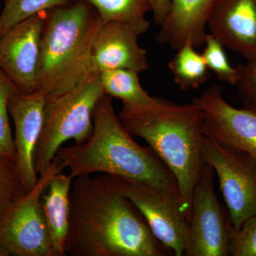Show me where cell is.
<instances>
[{"label":"cell","mask_w":256,"mask_h":256,"mask_svg":"<svg viewBox=\"0 0 256 256\" xmlns=\"http://www.w3.org/2000/svg\"><path fill=\"white\" fill-rule=\"evenodd\" d=\"M239 78L236 87L244 108L256 112V58L238 67Z\"/></svg>","instance_id":"cb8c5ba5"},{"label":"cell","mask_w":256,"mask_h":256,"mask_svg":"<svg viewBox=\"0 0 256 256\" xmlns=\"http://www.w3.org/2000/svg\"><path fill=\"white\" fill-rule=\"evenodd\" d=\"M192 102L203 114L204 136L236 146L256 160V112L230 105L220 86L208 88Z\"/></svg>","instance_id":"8fae6325"},{"label":"cell","mask_w":256,"mask_h":256,"mask_svg":"<svg viewBox=\"0 0 256 256\" xmlns=\"http://www.w3.org/2000/svg\"><path fill=\"white\" fill-rule=\"evenodd\" d=\"M104 95L100 74L92 72L73 88L45 97L43 126L34 154L37 174L50 168L64 142L74 140L79 144L89 139L94 130L92 112Z\"/></svg>","instance_id":"5b68a950"},{"label":"cell","mask_w":256,"mask_h":256,"mask_svg":"<svg viewBox=\"0 0 256 256\" xmlns=\"http://www.w3.org/2000/svg\"><path fill=\"white\" fill-rule=\"evenodd\" d=\"M118 178L124 193L141 212L156 238L174 256H184L188 220L182 210L180 195L143 182Z\"/></svg>","instance_id":"9c48e42d"},{"label":"cell","mask_w":256,"mask_h":256,"mask_svg":"<svg viewBox=\"0 0 256 256\" xmlns=\"http://www.w3.org/2000/svg\"><path fill=\"white\" fill-rule=\"evenodd\" d=\"M215 172L204 163L194 190L184 256H228L236 230L214 190Z\"/></svg>","instance_id":"ba28073f"},{"label":"cell","mask_w":256,"mask_h":256,"mask_svg":"<svg viewBox=\"0 0 256 256\" xmlns=\"http://www.w3.org/2000/svg\"><path fill=\"white\" fill-rule=\"evenodd\" d=\"M63 170L54 160L36 186L0 218V246L10 256H54L41 198L52 176Z\"/></svg>","instance_id":"52a82bcc"},{"label":"cell","mask_w":256,"mask_h":256,"mask_svg":"<svg viewBox=\"0 0 256 256\" xmlns=\"http://www.w3.org/2000/svg\"><path fill=\"white\" fill-rule=\"evenodd\" d=\"M74 178L70 174L54 175L41 198L54 256H64L70 220V192Z\"/></svg>","instance_id":"2e32d148"},{"label":"cell","mask_w":256,"mask_h":256,"mask_svg":"<svg viewBox=\"0 0 256 256\" xmlns=\"http://www.w3.org/2000/svg\"><path fill=\"white\" fill-rule=\"evenodd\" d=\"M150 26V23L102 22L92 42V72L128 69L140 74L146 70L149 67L146 52L138 43V38Z\"/></svg>","instance_id":"7c38bea8"},{"label":"cell","mask_w":256,"mask_h":256,"mask_svg":"<svg viewBox=\"0 0 256 256\" xmlns=\"http://www.w3.org/2000/svg\"><path fill=\"white\" fill-rule=\"evenodd\" d=\"M46 12L18 23L0 36V69L24 94L38 92L42 31Z\"/></svg>","instance_id":"30bf717a"},{"label":"cell","mask_w":256,"mask_h":256,"mask_svg":"<svg viewBox=\"0 0 256 256\" xmlns=\"http://www.w3.org/2000/svg\"><path fill=\"white\" fill-rule=\"evenodd\" d=\"M216 0H170V10L160 26L156 41L176 50L184 44H204L206 28Z\"/></svg>","instance_id":"9a60e30c"},{"label":"cell","mask_w":256,"mask_h":256,"mask_svg":"<svg viewBox=\"0 0 256 256\" xmlns=\"http://www.w3.org/2000/svg\"><path fill=\"white\" fill-rule=\"evenodd\" d=\"M82 1L92 5L104 22H124L149 24L146 14L151 12L148 0H72Z\"/></svg>","instance_id":"d6986e66"},{"label":"cell","mask_w":256,"mask_h":256,"mask_svg":"<svg viewBox=\"0 0 256 256\" xmlns=\"http://www.w3.org/2000/svg\"><path fill=\"white\" fill-rule=\"evenodd\" d=\"M204 162L213 168L234 228L256 215V160L245 152L204 136Z\"/></svg>","instance_id":"8992f818"},{"label":"cell","mask_w":256,"mask_h":256,"mask_svg":"<svg viewBox=\"0 0 256 256\" xmlns=\"http://www.w3.org/2000/svg\"><path fill=\"white\" fill-rule=\"evenodd\" d=\"M154 22L161 26L170 10V0H148Z\"/></svg>","instance_id":"484cf974"},{"label":"cell","mask_w":256,"mask_h":256,"mask_svg":"<svg viewBox=\"0 0 256 256\" xmlns=\"http://www.w3.org/2000/svg\"><path fill=\"white\" fill-rule=\"evenodd\" d=\"M18 92V88L0 69V154L14 161L16 150L10 128L8 101Z\"/></svg>","instance_id":"603a6c76"},{"label":"cell","mask_w":256,"mask_h":256,"mask_svg":"<svg viewBox=\"0 0 256 256\" xmlns=\"http://www.w3.org/2000/svg\"><path fill=\"white\" fill-rule=\"evenodd\" d=\"M168 67L175 84L182 90L198 89L210 78L204 58L190 43L176 50Z\"/></svg>","instance_id":"e0dca14e"},{"label":"cell","mask_w":256,"mask_h":256,"mask_svg":"<svg viewBox=\"0 0 256 256\" xmlns=\"http://www.w3.org/2000/svg\"><path fill=\"white\" fill-rule=\"evenodd\" d=\"M25 194L14 160L0 154V218Z\"/></svg>","instance_id":"7402d4cb"},{"label":"cell","mask_w":256,"mask_h":256,"mask_svg":"<svg viewBox=\"0 0 256 256\" xmlns=\"http://www.w3.org/2000/svg\"><path fill=\"white\" fill-rule=\"evenodd\" d=\"M207 28L224 46L256 58V0H216Z\"/></svg>","instance_id":"5bb4252c"},{"label":"cell","mask_w":256,"mask_h":256,"mask_svg":"<svg viewBox=\"0 0 256 256\" xmlns=\"http://www.w3.org/2000/svg\"><path fill=\"white\" fill-rule=\"evenodd\" d=\"M66 252L72 256H174L151 232L118 176L74 180Z\"/></svg>","instance_id":"6da1fadb"},{"label":"cell","mask_w":256,"mask_h":256,"mask_svg":"<svg viewBox=\"0 0 256 256\" xmlns=\"http://www.w3.org/2000/svg\"><path fill=\"white\" fill-rule=\"evenodd\" d=\"M102 18L82 1L46 11L42 31L38 90L56 96L73 88L92 72V42Z\"/></svg>","instance_id":"277c9868"},{"label":"cell","mask_w":256,"mask_h":256,"mask_svg":"<svg viewBox=\"0 0 256 256\" xmlns=\"http://www.w3.org/2000/svg\"><path fill=\"white\" fill-rule=\"evenodd\" d=\"M100 77L105 94L122 100V105H146L154 98L143 89L138 73L134 70H106L100 74Z\"/></svg>","instance_id":"ac0fdd59"},{"label":"cell","mask_w":256,"mask_h":256,"mask_svg":"<svg viewBox=\"0 0 256 256\" xmlns=\"http://www.w3.org/2000/svg\"><path fill=\"white\" fill-rule=\"evenodd\" d=\"M0 256H10V255L3 248L0 246Z\"/></svg>","instance_id":"4316f807"},{"label":"cell","mask_w":256,"mask_h":256,"mask_svg":"<svg viewBox=\"0 0 256 256\" xmlns=\"http://www.w3.org/2000/svg\"><path fill=\"white\" fill-rule=\"evenodd\" d=\"M112 98L105 94L96 104L89 139L60 146L55 159L74 178L100 173L143 182L180 196L174 175L150 146L133 140L116 114Z\"/></svg>","instance_id":"7a4b0ae2"},{"label":"cell","mask_w":256,"mask_h":256,"mask_svg":"<svg viewBox=\"0 0 256 256\" xmlns=\"http://www.w3.org/2000/svg\"><path fill=\"white\" fill-rule=\"evenodd\" d=\"M230 256H256V215L236 230Z\"/></svg>","instance_id":"d4e9b609"},{"label":"cell","mask_w":256,"mask_h":256,"mask_svg":"<svg viewBox=\"0 0 256 256\" xmlns=\"http://www.w3.org/2000/svg\"><path fill=\"white\" fill-rule=\"evenodd\" d=\"M44 100V95L38 90L32 94L16 92L8 101L15 128V163L26 194L36 186L38 180L34 154L43 126Z\"/></svg>","instance_id":"4fadbf2b"},{"label":"cell","mask_w":256,"mask_h":256,"mask_svg":"<svg viewBox=\"0 0 256 256\" xmlns=\"http://www.w3.org/2000/svg\"><path fill=\"white\" fill-rule=\"evenodd\" d=\"M72 0H4L0 14V36L34 15L70 4Z\"/></svg>","instance_id":"ffe728a7"},{"label":"cell","mask_w":256,"mask_h":256,"mask_svg":"<svg viewBox=\"0 0 256 256\" xmlns=\"http://www.w3.org/2000/svg\"><path fill=\"white\" fill-rule=\"evenodd\" d=\"M132 136L142 138L174 175L182 210L190 222L194 190L203 166L204 116L194 102L153 98L143 106L122 105L118 114Z\"/></svg>","instance_id":"3957f363"},{"label":"cell","mask_w":256,"mask_h":256,"mask_svg":"<svg viewBox=\"0 0 256 256\" xmlns=\"http://www.w3.org/2000/svg\"><path fill=\"white\" fill-rule=\"evenodd\" d=\"M202 54L208 70L220 82L236 86L239 78L238 68L230 64L223 45L213 35L207 34Z\"/></svg>","instance_id":"44dd1931"}]
</instances>
